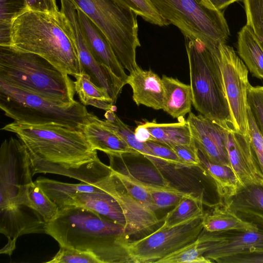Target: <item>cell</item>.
I'll list each match as a JSON object with an SVG mask.
<instances>
[{
	"instance_id": "13",
	"label": "cell",
	"mask_w": 263,
	"mask_h": 263,
	"mask_svg": "<svg viewBox=\"0 0 263 263\" xmlns=\"http://www.w3.org/2000/svg\"><path fill=\"white\" fill-rule=\"evenodd\" d=\"M94 185L110 195L119 203L125 217L124 230L128 240L142 238L162 224V219H158L156 212L133 197L111 173Z\"/></svg>"
},
{
	"instance_id": "34",
	"label": "cell",
	"mask_w": 263,
	"mask_h": 263,
	"mask_svg": "<svg viewBox=\"0 0 263 263\" xmlns=\"http://www.w3.org/2000/svg\"><path fill=\"white\" fill-rule=\"evenodd\" d=\"M28 197L29 207L37 212L46 223L58 215L59 210L57 205L34 181L29 187Z\"/></svg>"
},
{
	"instance_id": "28",
	"label": "cell",
	"mask_w": 263,
	"mask_h": 263,
	"mask_svg": "<svg viewBox=\"0 0 263 263\" xmlns=\"http://www.w3.org/2000/svg\"><path fill=\"white\" fill-rule=\"evenodd\" d=\"M142 125L146 128L154 140L171 147L194 143L190 126L187 120L173 123L145 122Z\"/></svg>"
},
{
	"instance_id": "31",
	"label": "cell",
	"mask_w": 263,
	"mask_h": 263,
	"mask_svg": "<svg viewBox=\"0 0 263 263\" xmlns=\"http://www.w3.org/2000/svg\"><path fill=\"white\" fill-rule=\"evenodd\" d=\"M202 195L195 196L187 193L182 196L174 208L161 218L160 228H167L185 221L194 216L203 214Z\"/></svg>"
},
{
	"instance_id": "2",
	"label": "cell",
	"mask_w": 263,
	"mask_h": 263,
	"mask_svg": "<svg viewBox=\"0 0 263 263\" xmlns=\"http://www.w3.org/2000/svg\"><path fill=\"white\" fill-rule=\"evenodd\" d=\"M45 234L60 247L92 253L101 263L130 262L124 226L87 209L73 205L59 211L46 223Z\"/></svg>"
},
{
	"instance_id": "24",
	"label": "cell",
	"mask_w": 263,
	"mask_h": 263,
	"mask_svg": "<svg viewBox=\"0 0 263 263\" xmlns=\"http://www.w3.org/2000/svg\"><path fill=\"white\" fill-rule=\"evenodd\" d=\"M34 182L57 205L59 211L74 205L73 199L79 193L102 190L94 184L82 182L73 184L42 177L37 178Z\"/></svg>"
},
{
	"instance_id": "16",
	"label": "cell",
	"mask_w": 263,
	"mask_h": 263,
	"mask_svg": "<svg viewBox=\"0 0 263 263\" xmlns=\"http://www.w3.org/2000/svg\"><path fill=\"white\" fill-rule=\"evenodd\" d=\"M46 222L35 210L25 206L0 209V232L8 241L1 254L11 256L18 237L29 234H45Z\"/></svg>"
},
{
	"instance_id": "10",
	"label": "cell",
	"mask_w": 263,
	"mask_h": 263,
	"mask_svg": "<svg viewBox=\"0 0 263 263\" xmlns=\"http://www.w3.org/2000/svg\"><path fill=\"white\" fill-rule=\"evenodd\" d=\"M33 176L26 145L13 137L5 139L0 148V209L29 207L28 191Z\"/></svg>"
},
{
	"instance_id": "3",
	"label": "cell",
	"mask_w": 263,
	"mask_h": 263,
	"mask_svg": "<svg viewBox=\"0 0 263 263\" xmlns=\"http://www.w3.org/2000/svg\"><path fill=\"white\" fill-rule=\"evenodd\" d=\"M9 46L20 51L37 54L74 78L82 73L61 11L54 15L28 10L19 16L13 23Z\"/></svg>"
},
{
	"instance_id": "40",
	"label": "cell",
	"mask_w": 263,
	"mask_h": 263,
	"mask_svg": "<svg viewBox=\"0 0 263 263\" xmlns=\"http://www.w3.org/2000/svg\"><path fill=\"white\" fill-rule=\"evenodd\" d=\"M247 102L256 126L263 136V86H249Z\"/></svg>"
},
{
	"instance_id": "37",
	"label": "cell",
	"mask_w": 263,
	"mask_h": 263,
	"mask_svg": "<svg viewBox=\"0 0 263 263\" xmlns=\"http://www.w3.org/2000/svg\"><path fill=\"white\" fill-rule=\"evenodd\" d=\"M111 173L133 197L151 210L155 212L157 210L149 195L136 181L133 175L112 168Z\"/></svg>"
},
{
	"instance_id": "1",
	"label": "cell",
	"mask_w": 263,
	"mask_h": 263,
	"mask_svg": "<svg viewBox=\"0 0 263 263\" xmlns=\"http://www.w3.org/2000/svg\"><path fill=\"white\" fill-rule=\"evenodd\" d=\"M1 129L14 133L26 145L33 176L54 174L94 184L111 173L110 166L100 160L81 130L15 121Z\"/></svg>"
},
{
	"instance_id": "38",
	"label": "cell",
	"mask_w": 263,
	"mask_h": 263,
	"mask_svg": "<svg viewBox=\"0 0 263 263\" xmlns=\"http://www.w3.org/2000/svg\"><path fill=\"white\" fill-rule=\"evenodd\" d=\"M249 26L263 46V0H242Z\"/></svg>"
},
{
	"instance_id": "45",
	"label": "cell",
	"mask_w": 263,
	"mask_h": 263,
	"mask_svg": "<svg viewBox=\"0 0 263 263\" xmlns=\"http://www.w3.org/2000/svg\"><path fill=\"white\" fill-rule=\"evenodd\" d=\"M29 10L54 15L60 14L56 0H26Z\"/></svg>"
},
{
	"instance_id": "36",
	"label": "cell",
	"mask_w": 263,
	"mask_h": 263,
	"mask_svg": "<svg viewBox=\"0 0 263 263\" xmlns=\"http://www.w3.org/2000/svg\"><path fill=\"white\" fill-rule=\"evenodd\" d=\"M128 8L144 21L158 26H168L170 23L156 11L149 0H113Z\"/></svg>"
},
{
	"instance_id": "20",
	"label": "cell",
	"mask_w": 263,
	"mask_h": 263,
	"mask_svg": "<svg viewBox=\"0 0 263 263\" xmlns=\"http://www.w3.org/2000/svg\"><path fill=\"white\" fill-rule=\"evenodd\" d=\"M126 84L130 86L133 99L137 105H143L156 110L162 109L164 91L162 79L151 70L139 66L130 72Z\"/></svg>"
},
{
	"instance_id": "25",
	"label": "cell",
	"mask_w": 263,
	"mask_h": 263,
	"mask_svg": "<svg viewBox=\"0 0 263 263\" xmlns=\"http://www.w3.org/2000/svg\"><path fill=\"white\" fill-rule=\"evenodd\" d=\"M202 222L203 229L209 232L254 230L258 228V226L243 220L221 202L214 205L212 210L204 212Z\"/></svg>"
},
{
	"instance_id": "33",
	"label": "cell",
	"mask_w": 263,
	"mask_h": 263,
	"mask_svg": "<svg viewBox=\"0 0 263 263\" xmlns=\"http://www.w3.org/2000/svg\"><path fill=\"white\" fill-rule=\"evenodd\" d=\"M135 180L148 193L157 210L176 205L181 198L188 193L167 184L149 183L141 181L136 177Z\"/></svg>"
},
{
	"instance_id": "9",
	"label": "cell",
	"mask_w": 263,
	"mask_h": 263,
	"mask_svg": "<svg viewBox=\"0 0 263 263\" xmlns=\"http://www.w3.org/2000/svg\"><path fill=\"white\" fill-rule=\"evenodd\" d=\"M203 215L194 216L167 228L159 227L142 238L128 240L125 248L130 262L157 263L194 242L203 229Z\"/></svg>"
},
{
	"instance_id": "12",
	"label": "cell",
	"mask_w": 263,
	"mask_h": 263,
	"mask_svg": "<svg viewBox=\"0 0 263 263\" xmlns=\"http://www.w3.org/2000/svg\"><path fill=\"white\" fill-rule=\"evenodd\" d=\"M60 11L71 34L82 73L88 74L97 86L106 89L115 104L125 84L107 67L99 63L92 54L82 32L75 5L70 0H60Z\"/></svg>"
},
{
	"instance_id": "32",
	"label": "cell",
	"mask_w": 263,
	"mask_h": 263,
	"mask_svg": "<svg viewBox=\"0 0 263 263\" xmlns=\"http://www.w3.org/2000/svg\"><path fill=\"white\" fill-rule=\"evenodd\" d=\"M28 10L26 0H0V46L10 45L13 23Z\"/></svg>"
},
{
	"instance_id": "17",
	"label": "cell",
	"mask_w": 263,
	"mask_h": 263,
	"mask_svg": "<svg viewBox=\"0 0 263 263\" xmlns=\"http://www.w3.org/2000/svg\"><path fill=\"white\" fill-rule=\"evenodd\" d=\"M226 149L229 163L240 189L248 185H263V174L252 148L250 136L229 131Z\"/></svg>"
},
{
	"instance_id": "35",
	"label": "cell",
	"mask_w": 263,
	"mask_h": 263,
	"mask_svg": "<svg viewBox=\"0 0 263 263\" xmlns=\"http://www.w3.org/2000/svg\"><path fill=\"white\" fill-rule=\"evenodd\" d=\"M198 238L194 242L159 260L157 263H209Z\"/></svg>"
},
{
	"instance_id": "41",
	"label": "cell",
	"mask_w": 263,
	"mask_h": 263,
	"mask_svg": "<svg viewBox=\"0 0 263 263\" xmlns=\"http://www.w3.org/2000/svg\"><path fill=\"white\" fill-rule=\"evenodd\" d=\"M148 149L165 163L174 166L176 168L189 167L169 146L156 140L145 142Z\"/></svg>"
},
{
	"instance_id": "26",
	"label": "cell",
	"mask_w": 263,
	"mask_h": 263,
	"mask_svg": "<svg viewBox=\"0 0 263 263\" xmlns=\"http://www.w3.org/2000/svg\"><path fill=\"white\" fill-rule=\"evenodd\" d=\"M198 153L201 164V169L214 180L220 202H227L240 189L235 173L229 166L210 161L198 148Z\"/></svg>"
},
{
	"instance_id": "5",
	"label": "cell",
	"mask_w": 263,
	"mask_h": 263,
	"mask_svg": "<svg viewBox=\"0 0 263 263\" xmlns=\"http://www.w3.org/2000/svg\"><path fill=\"white\" fill-rule=\"evenodd\" d=\"M184 39L193 106L200 114L235 131L218 59L219 46L211 49L197 40Z\"/></svg>"
},
{
	"instance_id": "44",
	"label": "cell",
	"mask_w": 263,
	"mask_h": 263,
	"mask_svg": "<svg viewBox=\"0 0 263 263\" xmlns=\"http://www.w3.org/2000/svg\"><path fill=\"white\" fill-rule=\"evenodd\" d=\"M219 263H263V249L224 257L218 259Z\"/></svg>"
},
{
	"instance_id": "39",
	"label": "cell",
	"mask_w": 263,
	"mask_h": 263,
	"mask_svg": "<svg viewBox=\"0 0 263 263\" xmlns=\"http://www.w3.org/2000/svg\"><path fill=\"white\" fill-rule=\"evenodd\" d=\"M47 263H101L92 253L60 246L59 251Z\"/></svg>"
},
{
	"instance_id": "14",
	"label": "cell",
	"mask_w": 263,
	"mask_h": 263,
	"mask_svg": "<svg viewBox=\"0 0 263 263\" xmlns=\"http://www.w3.org/2000/svg\"><path fill=\"white\" fill-rule=\"evenodd\" d=\"M198 239L204 256L212 262H217L224 257L263 249V227L216 232L203 229Z\"/></svg>"
},
{
	"instance_id": "19",
	"label": "cell",
	"mask_w": 263,
	"mask_h": 263,
	"mask_svg": "<svg viewBox=\"0 0 263 263\" xmlns=\"http://www.w3.org/2000/svg\"><path fill=\"white\" fill-rule=\"evenodd\" d=\"M81 130L94 149L102 151L107 155L140 154L106 126L103 120L92 114L88 113L85 121L81 127Z\"/></svg>"
},
{
	"instance_id": "8",
	"label": "cell",
	"mask_w": 263,
	"mask_h": 263,
	"mask_svg": "<svg viewBox=\"0 0 263 263\" xmlns=\"http://www.w3.org/2000/svg\"><path fill=\"white\" fill-rule=\"evenodd\" d=\"M158 13L184 35L209 48L225 43L230 35L222 11L209 0H149Z\"/></svg>"
},
{
	"instance_id": "22",
	"label": "cell",
	"mask_w": 263,
	"mask_h": 263,
	"mask_svg": "<svg viewBox=\"0 0 263 263\" xmlns=\"http://www.w3.org/2000/svg\"><path fill=\"white\" fill-rule=\"evenodd\" d=\"M164 98L162 109L174 118H182L191 112L192 94L190 85L163 75Z\"/></svg>"
},
{
	"instance_id": "23",
	"label": "cell",
	"mask_w": 263,
	"mask_h": 263,
	"mask_svg": "<svg viewBox=\"0 0 263 263\" xmlns=\"http://www.w3.org/2000/svg\"><path fill=\"white\" fill-rule=\"evenodd\" d=\"M73 200L74 205L89 210L124 227L126 221L120 206L113 197L102 190L79 193Z\"/></svg>"
},
{
	"instance_id": "29",
	"label": "cell",
	"mask_w": 263,
	"mask_h": 263,
	"mask_svg": "<svg viewBox=\"0 0 263 263\" xmlns=\"http://www.w3.org/2000/svg\"><path fill=\"white\" fill-rule=\"evenodd\" d=\"M75 79V91L84 105L92 106L105 111H115V104L106 89L95 84L89 76L85 73Z\"/></svg>"
},
{
	"instance_id": "6",
	"label": "cell",
	"mask_w": 263,
	"mask_h": 263,
	"mask_svg": "<svg viewBox=\"0 0 263 263\" xmlns=\"http://www.w3.org/2000/svg\"><path fill=\"white\" fill-rule=\"evenodd\" d=\"M0 108L14 121L81 130L88 112L81 102L65 106L40 95L0 82Z\"/></svg>"
},
{
	"instance_id": "11",
	"label": "cell",
	"mask_w": 263,
	"mask_h": 263,
	"mask_svg": "<svg viewBox=\"0 0 263 263\" xmlns=\"http://www.w3.org/2000/svg\"><path fill=\"white\" fill-rule=\"evenodd\" d=\"M218 59L224 91L235 131L249 136L247 91L248 69L231 46L219 45Z\"/></svg>"
},
{
	"instance_id": "42",
	"label": "cell",
	"mask_w": 263,
	"mask_h": 263,
	"mask_svg": "<svg viewBox=\"0 0 263 263\" xmlns=\"http://www.w3.org/2000/svg\"><path fill=\"white\" fill-rule=\"evenodd\" d=\"M247 114L251 145L263 174V136L258 130L249 107Z\"/></svg>"
},
{
	"instance_id": "46",
	"label": "cell",
	"mask_w": 263,
	"mask_h": 263,
	"mask_svg": "<svg viewBox=\"0 0 263 263\" xmlns=\"http://www.w3.org/2000/svg\"><path fill=\"white\" fill-rule=\"evenodd\" d=\"M136 138L140 142H145L149 140H154L148 130L142 124L138 125L135 130Z\"/></svg>"
},
{
	"instance_id": "15",
	"label": "cell",
	"mask_w": 263,
	"mask_h": 263,
	"mask_svg": "<svg viewBox=\"0 0 263 263\" xmlns=\"http://www.w3.org/2000/svg\"><path fill=\"white\" fill-rule=\"evenodd\" d=\"M187 121L196 147L212 162L230 166L226 149L230 130L201 114L190 112Z\"/></svg>"
},
{
	"instance_id": "18",
	"label": "cell",
	"mask_w": 263,
	"mask_h": 263,
	"mask_svg": "<svg viewBox=\"0 0 263 263\" xmlns=\"http://www.w3.org/2000/svg\"><path fill=\"white\" fill-rule=\"evenodd\" d=\"M76 8L82 32L92 54L99 63L107 67L126 85L128 76L108 41L90 18L81 9Z\"/></svg>"
},
{
	"instance_id": "21",
	"label": "cell",
	"mask_w": 263,
	"mask_h": 263,
	"mask_svg": "<svg viewBox=\"0 0 263 263\" xmlns=\"http://www.w3.org/2000/svg\"><path fill=\"white\" fill-rule=\"evenodd\" d=\"M223 203L243 220L263 227V185L241 188Z\"/></svg>"
},
{
	"instance_id": "43",
	"label": "cell",
	"mask_w": 263,
	"mask_h": 263,
	"mask_svg": "<svg viewBox=\"0 0 263 263\" xmlns=\"http://www.w3.org/2000/svg\"><path fill=\"white\" fill-rule=\"evenodd\" d=\"M172 148L189 167H198L201 168V161L195 142L192 144L177 145Z\"/></svg>"
},
{
	"instance_id": "7",
	"label": "cell",
	"mask_w": 263,
	"mask_h": 263,
	"mask_svg": "<svg viewBox=\"0 0 263 263\" xmlns=\"http://www.w3.org/2000/svg\"><path fill=\"white\" fill-rule=\"evenodd\" d=\"M99 28L124 68L129 72L139 66L136 49L141 46L137 15L113 0H70Z\"/></svg>"
},
{
	"instance_id": "47",
	"label": "cell",
	"mask_w": 263,
	"mask_h": 263,
	"mask_svg": "<svg viewBox=\"0 0 263 263\" xmlns=\"http://www.w3.org/2000/svg\"><path fill=\"white\" fill-rule=\"evenodd\" d=\"M213 6L218 10L222 11L230 4L242 0H209Z\"/></svg>"
},
{
	"instance_id": "27",
	"label": "cell",
	"mask_w": 263,
	"mask_h": 263,
	"mask_svg": "<svg viewBox=\"0 0 263 263\" xmlns=\"http://www.w3.org/2000/svg\"><path fill=\"white\" fill-rule=\"evenodd\" d=\"M237 52L250 72L263 79V46L247 24L238 33Z\"/></svg>"
},
{
	"instance_id": "30",
	"label": "cell",
	"mask_w": 263,
	"mask_h": 263,
	"mask_svg": "<svg viewBox=\"0 0 263 263\" xmlns=\"http://www.w3.org/2000/svg\"><path fill=\"white\" fill-rule=\"evenodd\" d=\"M104 117L105 119L103 120L104 123L116 132L131 148L139 152L155 166L164 163L148 149L145 142H140L136 138L135 132L121 120L114 111L106 110Z\"/></svg>"
},
{
	"instance_id": "4",
	"label": "cell",
	"mask_w": 263,
	"mask_h": 263,
	"mask_svg": "<svg viewBox=\"0 0 263 263\" xmlns=\"http://www.w3.org/2000/svg\"><path fill=\"white\" fill-rule=\"evenodd\" d=\"M0 82L30 91L62 105L74 100V82L42 57L0 46Z\"/></svg>"
}]
</instances>
